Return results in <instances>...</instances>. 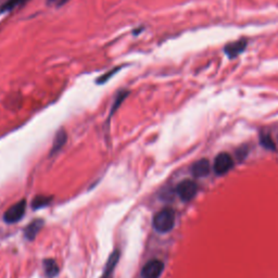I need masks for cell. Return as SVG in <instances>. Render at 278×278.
<instances>
[{
  "instance_id": "obj_1",
  "label": "cell",
  "mask_w": 278,
  "mask_h": 278,
  "mask_svg": "<svg viewBox=\"0 0 278 278\" xmlns=\"http://www.w3.org/2000/svg\"><path fill=\"white\" fill-rule=\"evenodd\" d=\"M175 224V213L172 209H163L153 217V227L159 233L172 230Z\"/></svg>"
},
{
  "instance_id": "obj_2",
  "label": "cell",
  "mask_w": 278,
  "mask_h": 278,
  "mask_svg": "<svg viewBox=\"0 0 278 278\" xmlns=\"http://www.w3.org/2000/svg\"><path fill=\"white\" fill-rule=\"evenodd\" d=\"M25 210H26V201L24 199L20 200L19 202L13 204L12 207H10L8 210H7V212L4 215V219L9 224L17 223L22 217H23Z\"/></svg>"
},
{
  "instance_id": "obj_3",
  "label": "cell",
  "mask_w": 278,
  "mask_h": 278,
  "mask_svg": "<svg viewBox=\"0 0 278 278\" xmlns=\"http://www.w3.org/2000/svg\"><path fill=\"white\" fill-rule=\"evenodd\" d=\"M197 192H198V186H197L195 181L190 179L182 180L176 187V193L182 201L192 200L196 196Z\"/></svg>"
},
{
  "instance_id": "obj_4",
  "label": "cell",
  "mask_w": 278,
  "mask_h": 278,
  "mask_svg": "<svg viewBox=\"0 0 278 278\" xmlns=\"http://www.w3.org/2000/svg\"><path fill=\"white\" fill-rule=\"evenodd\" d=\"M234 166V160L230 157L228 153H219V155L215 158L214 164H213V169L214 172L217 175H224L226 173H228Z\"/></svg>"
},
{
  "instance_id": "obj_5",
  "label": "cell",
  "mask_w": 278,
  "mask_h": 278,
  "mask_svg": "<svg viewBox=\"0 0 278 278\" xmlns=\"http://www.w3.org/2000/svg\"><path fill=\"white\" fill-rule=\"evenodd\" d=\"M164 268V264L160 260H152L149 261L142 269V277L143 278H159L162 274Z\"/></svg>"
},
{
  "instance_id": "obj_6",
  "label": "cell",
  "mask_w": 278,
  "mask_h": 278,
  "mask_svg": "<svg viewBox=\"0 0 278 278\" xmlns=\"http://www.w3.org/2000/svg\"><path fill=\"white\" fill-rule=\"evenodd\" d=\"M193 174L196 177H204L210 173V162L207 159H201L193 165Z\"/></svg>"
},
{
  "instance_id": "obj_7",
  "label": "cell",
  "mask_w": 278,
  "mask_h": 278,
  "mask_svg": "<svg viewBox=\"0 0 278 278\" xmlns=\"http://www.w3.org/2000/svg\"><path fill=\"white\" fill-rule=\"evenodd\" d=\"M43 221L42 219H35L27 227L24 229V235L28 240H34L35 237L37 236L39 230L42 228Z\"/></svg>"
},
{
  "instance_id": "obj_8",
  "label": "cell",
  "mask_w": 278,
  "mask_h": 278,
  "mask_svg": "<svg viewBox=\"0 0 278 278\" xmlns=\"http://www.w3.org/2000/svg\"><path fill=\"white\" fill-rule=\"evenodd\" d=\"M246 46H247L246 40H240V41H237V42H233V43H230V45H228L227 47H225V53L227 54L230 58H233V57L239 55L241 51H244Z\"/></svg>"
},
{
  "instance_id": "obj_9",
  "label": "cell",
  "mask_w": 278,
  "mask_h": 278,
  "mask_svg": "<svg viewBox=\"0 0 278 278\" xmlns=\"http://www.w3.org/2000/svg\"><path fill=\"white\" fill-rule=\"evenodd\" d=\"M65 143H67V133H65L63 129H61L56 134L55 141L53 144V149H51V155H55L56 152L59 151L63 147Z\"/></svg>"
},
{
  "instance_id": "obj_10",
  "label": "cell",
  "mask_w": 278,
  "mask_h": 278,
  "mask_svg": "<svg viewBox=\"0 0 278 278\" xmlns=\"http://www.w3.org/2000/svg\"><path fill=\"white\" fill-rule=\"evenodd\" d=\"M43 268H45V273L49 278H54L59 274V266L53 259H47L43 261Z\"/></svg>"
},
{
  "instance_id": "obj_11",
  "label": "cell",
  "mask_w": 278,
  "mask_h": 278,
  "mask_svg": "<svg viewBox=\"0 0 278 278\" xmlns=\"http://www.w3.org/2000/svg\"><path fill=\"white\" fill-rule=\"evenodd\" d=\"M51 199L53 198H51V197H48V196H37L34 198L33 202H32V207L34 210L41 209L43 207H46L47 204H49Z\"/></svg>"
},
{
  "instance_id": "obj_12",
  "label": "cell",
  "mask_w": 278,
  "mask_h": 278,
  "mask_svg": "<svg viewBox=\"0 0 278 278\" xmlns=\"http://www.w3.org/2000/svg\"><path fill=\"white\" fill-rule=\"evenodd\" d=\"M26 2L27 0H8V2H7L5 4V6L3 7V10H5V11L12 10L14 8H17V7L23 5Z\"/></svg>"
},
{
  "instance_id": "obj_13",
  "label": "cell",
  "mask_w": 278,
  "mask_h": 278,
  "mask_svg": "<svg viewBox=\"0 0 278 278\" xmlns=\"http://www.w3.org/2000/svg\"><path fill=\"white\" fill-rule=\"evenodd\" d=\"M261 144L264 146L266 149H272V150L275 149L274 142L272 141V138H270L267 135H262L261 136Z\"/></svg>"
},
{
  "instance_id": "obj_14",
  "label": "cell",
  "mask_w": 278,
  "mask_h": 278,
  "mask_svg": "<svg viewBox=\"0 0 278 278\" xmlns=\"http://www.w3.org/2000/svg\"><path fill=\"white\" fill-rule=\"evenodd\" d=\"M127 92H121L120 95H119V97H118V99H116V101H115V104L113 105V107H112V113L115 111V110L116 109H118L119 107H120V105L122 104V102H123V100L124 99H125L126 97H127Z\"/></svg>"
},
{
  "instance_id": "obj_15",
  "label": "cell",
  "mask_w": 278,
  "mask_h": 278,
  "mask_svg": "<svg viewBox=\"0 0 278 278\" xmlns=\"http://www.w3.org/2000/svg\"><path fill=\"white\" fill-rule=\"evenodd\" d=\"M116 71H119V69H114L113 71H111V72H110V73H107V74L105 75V76H102L101 78H99L98 79V82H101L100 84H104L105 82H106V80L108 79V78H110V77H111L113 74H114V73L116 72Z\"/></svg>"
},
{
  "instance_id": "obj_16",
  "label": "cell",
  "mask_w": 278,
  "mask_h": 278,
  "mask_svg": "<svg viewBox=\"0 0 278 278\" xmlns=\"http://www.w3.org/2000/svg\"><path fill=\"white\" fill-rule=\"evenodd\" d=\"M112 274H113V269L106 268L105 273L101 276V278H112Z\"/></svg>"
},
{
  "instance_id": "obj_17",
  "label": "cell",
  "mask_w": 278,
  "mask_h": 278,
  "mask_svg": "<svg viewBox=\"0 0 278 278\" xmlns=\"http://www.w3.org/2000/svg\"><path fill=\"white\" fill-rule=\"evenodd\" d=\"M65 2H68V0H49V4H53L56 6H61Z\"/></svg>"
}]
</instances>
